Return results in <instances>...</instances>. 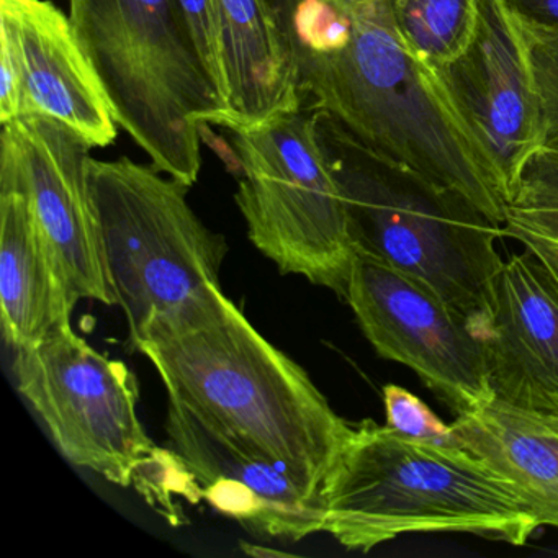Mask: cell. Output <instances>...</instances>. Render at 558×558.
<instances>
[{
  "instance_id": "obj_8",
  "label": "cell",
  "mask_w": 558,
  "mask_h": 558,
  "mask_svg": "<svg viewBox=\"0 0 558 558\" xmlns=\"http://www.w3.org/2000/svg\"><path fill=\"white\" fill-rule=\"evenodd\" d=\"M19 391L74 465L135 486L159 447L138 417V381L122 361L87 344L71 325L14 349Z\"/></svg>"
},
{
  "instance_id": "obj_20",
  "label": "cell",
  "mask_w": 558,
  "mask_h": 558,
  "mask_svg": "<svg viewBox=\"0 0 558 558\" xmlns=\"http://www.w3.org/2000/svg\"><path fill=\"white\" fill-rule=\"evenodd\" d=\"M295 48L299 64L341 47L352 0H267Z\"/></svg>"
},
{
  "instance_id": "obj_3",
  "label": "cell",
  "mask_w": 558,
  "mask_h": 558,
  "mask_svg": "<svg viewBox=\"0 0 558 558\" xmlns=\"http://www.w3.org/2000/svg\"><path fill=\"white\" fill-rule=\"evenodd\" d=\"M316 138L341 191L355 253L421 280L485 341L505 236L465 195L364 145L335 117L313 112Z\"/></svg>"
},
{
  "instance_id": "obj_26",
  "label": "cell",
  "mask_w": 558,
  "mask_h": 558,
  "mask_svg": "<svg viewBox=\"0 0 558 558\" xmlns=\"http://www.w3.org/2000/svg\"><path fill=\"white\" fill-rule=\"evenodd\" d=\"M502 234L524 244L525 250L537 254L551 270L558 276V241L534 231L521 230V228L502 227Z\"/></svg>"
},
{
  "instance_id": "obj_12",
  "label": "cell",
  "mask_w": 558,
  "mask_h": 558,
  "mask_svg": "<svg viewBox=\"0 0 558 558\" xmlns=\"http://www.w3.org/2000/svg\"><path fill=\"white\" fill-rule=\"evenodd\" d=\"M166 434L169 449L201 485L202 498L254 535L300 541L323 532L322 489L286 466L231 442L172 400Z\"/></svg>"
},
{
  "instance_id": "obj_6",
  "label": "cell",
  "mask_w": 558,
  "mask_h": 558,
  "mask_svg": "<svg viewBox=\"0 0 558 558\" xmlns=\"http://www.w3.org/2000/svg\"><path fill=\"white\" fill-rule=\"evenodd\" d=\"M87 174L110 287L135 348L155 319L220 286L227 241L192 210L191 187L153 165L90 156Z\"/></svg>"
},
{
  "instance_id": "obj_18",
  "label": "cell",
  "mask_w": 558,
  "mask_h": 558,
  "mask_svg": "<svg viewBox=\"0 0 558 558\" xmlns=\"http://www.w3.org/2000/svg\"><path fill=\"white\" fill-rule=\"evenodd\" d=\"M390 8L408 50L433 71L472 40L478 0H390Z\"/></svg>"
},
{
  "instance_id": "obj_21",
  "label": "cell",
  "mask_w": 558,
  "mask_h": 558,
  "mask_svg": "<svg viewBox=\"0 0 558 558\" xmlns=\"http://www.w3.org/2000/svg\"><path fill=\"white\" fill-rule=\"evenodd\" d=\"M522 34L541 110V148L558 149V35Z\"/></svg>"
},
{
  "instance_id": "obj_5",
  "label": "cell",
  "mask_w": 558,
  "mask_h": 558,
  "mask_svg": "<svg viewBox=\"0 0 558 558\" xmlns=\"http://www.w3.org/2000/svg\"><path fill=\"white\" fill-rule=\"evenodd\" d=\"M70 21L116 122L165 174L192 187L204 126L223 99L179 0H70Z\"/></svg>"
},
{
  "instance_id": "obj_16",
  "label": "cell",
  "mask_w": 558,
  "mask_h": 558,
  "mask_svg": "<svg viewBox=\"0 0 558 558\" xmlns=\"http://www.w3.org/2000/svg\"><path fill=\"white\" fill-rule=\"evenodd\" d=\"M77 302L27 192L0 178V322L5 342L12 349L37 344L70 325Z\"/></svg>"
},
{
  "instance_id": "obj_7",
  "label": "cell",
  "mask_w": 558,
  "mask_h": 558,
  "mask_svg": "<svg viewBox=\"0 0 558 558\" xmlns=\"http://www.w3.org/2000/svg\"><path fill=\"white\" fill-rule=\"evenodd\" d=\"M230 133L240 179L234 201L254 246L280 272L345 299L355 250L313 113H279Z\"/></svg>"
},
{
  "instance_id": "obj_4",
  "label": "cell",
  "mask_w": 558,
  "mask_h": 558,
  "mask_svg": "<svg viewBox=\"0 0 558 558\" xmlns=\"http://www.w3.org/2000/svg\"><path fill=\"white\" fill-rule=\"evenodd\" d=\"M323 496V532L364 554L400 535L434 532L524 545L541 527L469 450L410 439L372 420L352 427Z\"/></svg>"
},
{
  "instance_id": "obj_22",
  "label": "cell",
  "mask_w": 558,
  "mask_h": 558,
  "mask_svg": "<svg viewBox=\"0 0 558 558\" xmlns=\"http://www.w3.org/2000/svg\"><path fill=\"white\" fill-rule=\"evenodd\" d=\"M384 404L387 416L385 424L395 433L436 446L462 447L452 426L444 423L420 397L407 388L395 384L385 385Z\"/></svg>"
},
{
  "instance_id": "obj_19",
  "label": "cell",
  "mask_w": 558,
  "mask_h": 558,
  "mask_svg": "<svg viewBox=\"0 0 558 558\" xmlns=\"http://www.w3.org/2000/svg\"><path fill=\"white\" fill-rule=\"evenodd\" d=\"M505 227L558 241V149L541 148L525 162L506 204Z\"/></svg>"
},
{
  "instance_id": "obj_27",
  "label": "cell",
  "mask_w": 558,
  "mask_h": 558,
  "mask_svg": "<svg viewBox=\"0 0 558 558\" xmlns=\"http://www.w3.org/2000/svg\"><path fill=\"white\" fill-rule=\"evenodd\" d=\"M243 550L246 551V554L256 555V557H264V555H272V557L283 555V557H286L287 555L279 550H263V548L254 547V545H250V547H247L246 544H243Z\"/></svg>"
},
{
  "instance_id": "obj_13",
  "label": "cell",
  "mask_w": 558,
  "mask_h": 558,
  "mask_svg": "<svg viewBox=\"0 0 558 558\" xmlns=\"http://www.w3.org/2000/svg\"><path fill=\"white\" fill-rule=\"evenodd\" d=\"M0 41L21 70L24 116L57 120L93 148L117 138L106 90L71 25L48 0H0Z\"/></svg>"
},
{
  "instance_id": "obj_24",
  "label": "cell",
  "mask_w": 558,
  "mask_h": 558,
  "mask_svg": "<svg viewBox=\"0 0 558 558\" xmlns=\"http://www.w3.org/2000/svg\"><path fill=\"white\" fill-rule=\"evenodd\" d=\"M24 113V87L21 70L11 47L0 41V122L22 117Z\"/></svg>"
},
{
  "instance_id": "obj_23",
  "label": "cell",
  "mask_w": 558,
  "mask_h": 558,
  "mask_svg": "<svg viewBox=\"0 0 558 558\" xmlns=\"http://www.w3.org/2000/svg\"><path fill=\"white\" fill-rule=\"evenodd\" d=\"M202 60L220 90L223 99V74H221L220 35H218L217 0H179Z\"/></svg>"
},
{
  "instance_id": "obj_1",
  "label": "cell",
  "mask_w": 558,
  "mask_h": 558,
  "mask_svg": "<svg viewBox=\"0 0 558 558\" xmlns=\"http://www.w3.org/2000/svg\"><path fill=\"white\" fill-rule=\"evenodd\" d=\"M135 349L155 365L169 400L323 492L354 424L220 286L155 319Z\"/></svg>"
},
{
  "instance_id": "obj_10",
  "label": "cell",
  "mask_w": 558,
  "mask_h": 558,
  "mask_svg": "<svg viewBox=\"0 0 558 558\" xmlns=\"http://www.w3.org/2000/svg\"><path fill=\"white\" fill-rule=\"evenodd\" d=\"M433 73L508 204L522 168L541 149V110L521 25L501 0H478L472 40Z\"/></svg>"
},
{
  "instance_id": "obj_9",
  "label": "cell",
  "mask_w": 558,
  "mask_h": 558,
  "mask_svg": "<svg viewBox=\"0 0 558 558\" xmlns=\"http://www.w3.org/2000/svg\"><path fill=\"white\" fill-rule=\"evenodd\" d=\"M344 300L377 354L411 368L457 416L495 398L485 341L426 283L355 253Z\"/></svg>"
},
{
  "instance_id": "obj_11",
  "label": "cell",
  "mask_w": 558,
  "mask_h": 558,
  "mask_svg": "<svg viewBox=\"0 0 558 558\" xmlns=\"http://www.w3.org/2000/svg\"><path fill=\"white\" fill-rule=\"evenodd\" d=\"M93 146L63 123L24 116L4 123L0 178L17 182L77 300L116 305L90 195Z\"/></svg>"
},
{
  "instance_id": "obj_15",
  "label": "cell",
  "mask_w": 558,
  "mask_h": 558,
  "mask_svg": "<svg viewBox=\"0 0 558 558\" xmlns=\"http://www.w3.org/2000/svg\"><path fill=\"white\" fill-rule=\"evenodd\" d=\"M223 112L217 126L243 129L303 107L295 48L267 0H217Z\"/></svg>"
},
{
  "instance_id": "obj_17",
  "label": "cell",
  "mask_w": 558,
  "mask_h": 558,
  "mask_svg": "<svg viewBox=\"0 0 558 558\" xmlns=\"http://www.w3.org/2000/svg\"><path fill=\"white\" fill-rule=\"evenodd\" d=\"M450 426L463 449L511 486L538 525L558 529V414L493 398Z\"/></svg>"
},
{
  "instance_id": "obj_14",
  "label": "cell",
  "mask_w": 558,
  "mask_h": 558,
  "mask_svg": "<svg viewBox=\"0 0 558 558\" xmlns=\"http://www.w3.org/2000/svg\"><path fill=\"white\" fill-rule=\"evenodd\" d=\"M485 339L498 400L558 414V276L532 251L505 260Z\"/></svg>"
},
{
  "instance_id": "obj_2",
  "label": "cell",
  "mask_w": 558,
  "mask_h": 558,
  "mask_svg": "<svg viewBox=\"0 0 558 558\" xmlns=\"http://www.w3.org/2000/svg\"><path fill=\"white\" fill-rule=\"evenodd\" d=\"M300 86L364 145L465 195L505 227L506 198L488 159L401 40L390 0H352L341 47L303 60Z\"/></svg>"
},
{
  "instance_id": "obj_25",
  "label": "cell",
  "mask_w": 558,
  "mask_h": 558,
  "mask_svg": "<svg viewBox=\"0 0 558 558\" xmlns=\"http://www.w3.org/2000/svg\"><path fill=\"white\" fill-rule=\"evenodd\" d=\"M525 31L558 35V0H501Z\"/></svg>"
}]
</instances>
